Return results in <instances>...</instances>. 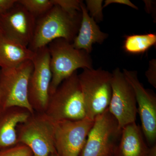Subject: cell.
Wrapping results in <instances>:
<instances>
[{
    "instance_id": "cell-1",
    "label": "cell",
    "mask_w": 156,
    "mask_h": 156,
    "mask_svg": "<svg viewBox=\"0 0 156 156\" xmlns=\"http://www.w3.org/2000/svg\"><path fill=\"white\" fill-rule=\"evenodd\" d=\"M82 18L81 10L71 13L54 5L36 19L33 37L28 48L34 51L59 38L72 43L77 35Z\"/></svg>"
},
{
    "instance_id": "cell-2",
    "label": "cell",
    "mask_w": 156,
    "mask_h": 156,
    "mask_svg": "<svg viewBox=\"0 0 156 156\" xmlns=\"http://www.w3.org/2000/svg\"><path fill=\"white\" fill-rule=\"evenodd\" d=\"M44 113L54 122L87 118L77 72L62 81L49 95Z\"/></svg>"
},
{
    "instance_id": "cell-3",
    "label": "cell",
    "mask_w": 156,
    "mask_h": 156,
    "mask_svg": "<svg viewBox=\"0 0 156 156\" xmlns=\"http://www.w3.org/2000/svg\"><path fill=\"white\" fill-rule=\"evenodd\" d=\"M47 46L50 53L52 73L49 95L56 90L62 81L79 69L93 68L90 53L85 50L76 49L72 43L65 39H56Z\"/></svg>"
},
{
    "instance_id": "cell-4",
    "label": "cell",
    "mask_w": 156,
    "mask_h": 156,
    "mask_svg": "<svg viewBox=\"0 0 156 156\" xmlns=\"http://www.w3.org/2000/svg\"><path fill=\"white\" fill-rule=\"evenodd\" d=\"M87 119L94 121L108 108L112 94V74L101 68L85 69L78 75Z\"/></svg>"
},
{
    "instance_id": "cell-5",
    "label": "cell",
    "mask_w": 156,
    "mask_h": 156,
    "mask_svg": "<svg viewBox=\"0 0 156 156\" xmlns=\"http://www.w3.org/2000/svg\"><path fill=\"white\" fill-rule=\"evenodd\" d=\"M55 130V122L44 112H34L17 126V144L27 146L34 156H50L56 153Z\"/></svg>"
},
{
    "instance_id": "cell-6",
    "label": "cell",
    "mask_w": 156,
    "mask_h": 156,
    "mask_svg": "<svg viewBox=\"0 0 156 156\" xmlns=\"http://www.w3.org/2000/svg\"><path fill=\"white\" fill-rule=\"evenodd\" d=\"M33 69L31 60L16 67L0 69V108L20 107L34 113L28 99L29 82Z\"/></svg>"
},
{
    "instance_id": "cell-7",
    "label": "cell",
    "mask_w": 156,
    "mask_h": 156,
    "mask_svg": "<svg viewBox=\"0 0 156 156\" xmlns=\"http://www.w3.org/2000/svg\"><path fill=\"white\" fill-rule=\"evenodd\" d=\"M122 130L107 109L95 118L79 156H113Z\"/></svg>"
},
{
    "instance_id": "cell-8",
    "label": "cell",
    "mask_w": 156,
    "mask_h": 156,
    "mask_svg": "<svg viewBox=\"0 0 156 156\" xmlns=\"http://www.w3.org/2000/svg\"><path fill=\"white\" fill-rule=\"evenodd\" d=\"M34 69L30 78L28 99L34 112H45L49 98L52 73L48 46L34 51Z\"/></svg>"
},
{
    "instance_id": "cell-9",
    "label": "cell",
    "mask_w": 156,
    "mask_h": 156,
    "mask_svg": "<svg viewBox=\"0 0 156 156\" xmlns=\"http://www.w3.org/2000/svg\"><path fill=\"white\" fill-rule=\"evenodd\" d=\"M112 74V94L108 107L121 129L136 121L137 104L134 89L119 68Z\"/></svg>"
},
{
    "instance_id": "cell-10",
    "label": "cell",
    "mask_w": 156,
    "mask_h": 156,
    "mask_svg": "<svg viewBox=\"0 0 156 156\" xmlns=\"http://www.w3.org/2000/svg\"><path fill=\"white\" fill-rule=\"evenodd\" d=\"M36 19L17 1L0 16V36L28 47L33 37Z\"/></svg>"
},
{
    "instance_id": "cell-11",
    "label": "cell",
    "mask_w": 156,
    "mask_h": 156,
    "mask_svg": "<svg viewBox=\"0 0 156 156\" xmlns=\"http://www.w3.org/2000/svg\"><path fill=\"white\" fill-rule=\"evenodd\" d=\"M94 121L85 118L79 121L55 122V147L58 156H79Z\"/></svg>"
},
{
    "instance_id": "cell-12",
    "label": "cell",
    "mask_w": 156,
    "mask_h": 156,
    "mask_svg": "<svg viewBox=\"0 0 156 156\" xmlns=\"http://www.w3.org/2000/svg\"><path fill=\"white\" fill-rule=\"evenodd\" d=\"M126 80L134 89L141 123V130L150 147L156 144V96L151 90L145 89L140 82L137 71L123 69Z\"/></svg>"
},
{
    "instance_id": "cell-13",
    "label": "cell",
    "mask_w": 156,
    "mask_h": 156,
    "mask_svg": "<svg viewBox=\"0 0 156 156\" xmlns=\"http://www.w3.org/2000/svg\"><path fill=\"white\" fill-rule=\"evenodd\" d=\"M31 114L28 110L20 107L0 108V150L17 144V126Z\"/></svg>"
},
{
    "instance_id": "cell-14",
    "label": "cell",
    "mask_w": 156,
    "mask_h": 156,
    "mask_svg": "<svg viewBox=\"0 0 156 156\" xmlns=\"http://www.w3.org/2000/svg\"><path fill=\"white\" fill-rule=\"evenodd\" d=\"M80 8L82 14L80 26L72 44L76 49L85 50L90 54L93 45L103 44L108 34L101 30L97 23L89 15L83 1Z\"/></svg>"
},
{
    "instance_id": "cell-15",
    "label": "cell",
    "mask_w": 156,
    "mask_h": 156,
    "mask_svg": "<svg viewBox=\"0 0 156 156\" xmlns=\"http://www.w3.org/2000/svg\"><path fill=\"white\" fill-rule=\"evenodd\" d=\"M148 149L141 128L134 122L122 129L113 156H147Z\"/></svg>"
},
{
    "instance_id": "cell-16",
    "label": "cell",
    "mask_w": 156,
    "mask_h": 156,
    "mask_svg": "<svg viewBox=\"0 0 156 156\" xmlns=\"http://www.w3.org/2000/svg\"><path fill=\"white\" fill-rule=\"evenodd\" d=\"M34 51L0 36V67H16L24 62L31 60Z\"/></svg>"
},
{
    "instance_id": "cell-17",
    "label": "cell",
    "mask_w": 156,
    "mask_h": 156,
    "mask_svg": "<svg viewBox=\"0 0 156 156\" xmlns=\"http://www.w3.org/2000/svg\"><path fill=\"white\" fill-rule=\"evenodd\" d=\"M156 44V34L126 36L123 48L126 53L133 55L143 54Z\"/></svg>"
},
{
    "instance_id": "cell-18",
    "label": "cell",
    "mask_w": 156,
    "mask_h": 156,
    "mask_svg": "<svg viewBox=\"0 0 156 156\" xmlns=\"http://www.w3.org/2000/svg\"><path fill=\"white\" fill-rule=\"evenodd\" d=\"M17 2L36 19L54 5L52 0H19Z\"/></svg>"
},
{
    "instance_id": "cell-19",
    "label": "cell",
    "mask_w": 156,
    "mask_h": 156,
    "mask_svg": "<svg viewBox=\"0 0 156 156\" xmlns=\"http://www.w3.org/2000/svg\"><path fill=\"white\" fill-rule=\"evenodd\" d=\"M102 0H87L86 7L89 15L94 19L96 23L102 21L103 19V8Z\"/></svg>"
},
{
    "instance_id": "cell-20",
    "label": "cell",
    "mask_w": 156,
    "mask_h": 156,
    "mask_svg": "<svg viewBox=\"0 0 156 156\" xmlns=\"http://www.w3.org/2000/svg\"><path fill=\"white\" fill-rule=\"evenodd\" d=\"M0 156H34V154L27 146L18 143L14 146L0 150Z\"/></svg>"
},
{
    "instance_id": "cell-21",
    "label": "cell",
    "mask_w": 156,
    "mask_h": 156,
    "mask_svg": "<svg viewBox=\"0 0 156 156\" xmlns=\"http://www.w3.org/2000/svg\"><path fill=\"white\" fill-rule=\"evenodd\" d=\"M53 5H57L68 12L73 13L81 11L80 5L83 1L79 0H52Z\"/></svg>"
},
{
    "instance_id": "cell-22",
    "label": "cell",
    "mask_w": 156,
    "mask_h": 156,
    "mask_svg": "<svg viewBox=\"0 0 156 156\" xmlns=\"http://www.w3.org/2000/svg\"><path fill=\"white\" fill-rule=\"evenodd\" d=\"M148 82L155 88H156V60L151 59L149 62V67L145 73Z\"/></svg>"
},
{
    "instance_id": "cell-23",
    "label": "cell",
    "mask_w": 156,
    "mask_h": 156,
    "mask_svg": "<svg viewBox=\"0 0 156 156\" xmlns=\"http://www.w3.org/2000/svg\"><path fill=\"white\" fill-rule=\"evenodd\" d=\"M118 4L121 5H126L129 6L132 9L138 10V8L137 6L134 5L133 3L131 2V1L129 0H106L105 1L104 4L103 5V8H105L107 6L109 5L110 4Z\"/></svg>"
},
{
    "instance_id": "cell-24",
    "label": "cell",
    "mask_w": 156,
    "mask_h": 156,
    "mask_svg": "<svg viewBox=\"0 0 156 156\" xmlns=\"http://www.w3.org/2000/svg\"><path fill=\"white\" fill-rule=\"evenodd\" d=\"M17 0H0V16L11 8Z\"/></svg>"
},
{
    "instance_id": "cell-25",
    "label": "cell",
    "mask_w": 156,
    "mask_h": 156,
    "mask_svg": "<svg viewBox=\"0 0 156 156\" xmlns=\"http://www.w3.org/2000/svg\"><path fill=\"white\" fill-rule=\"evenodd\" d=\"M144 2L145 3L146 8L147 10L148 13L152 12L153 9V5H154V3L151 1H144Z\"/></svg>"
},
{
    "instance_id": "cell-26",
    "label": "cell",
    "mask_w": 156,
    "mask_h": 156,
    "mask_svg": "<svg viewBox=\"0 0 156 156\" xmlns=\"http://www.w3.org/2000/svg\"><path fill=\"white\" fill-rule=\"evenodd\" d=\"M147 156H156V145L150 147Z\"/></svg>"
},
{
    "instance_id": "cell-27",
    "label": "cell",
    "mask_w": 156,
    "mask_h": 156,
    "mask_svg": "<svg viewBox=\"0 0 156 156\" xmlns=\"http://www.w3.org/2000/svg\"><path fill=\"white\" fill-rule=\"evenodd\" d=\"M50 156H58V155H57V154L54 153L52 154Z\"/></svg>"
},
{
    "instance_id": "cell-28",
    "label": "cell",
    "mask_w": 156,
    "mask_h": 156,
    "mask_svg": "<svg viewBox=\"0 0 156 156\" xmlns=\"http://www.w3.org/2000/svg\"><path fill=\"white\" fill-rule=\"evenodd\" d=\"M1 92H0V107H1Z\"/></svg>"
}]
</instances>
